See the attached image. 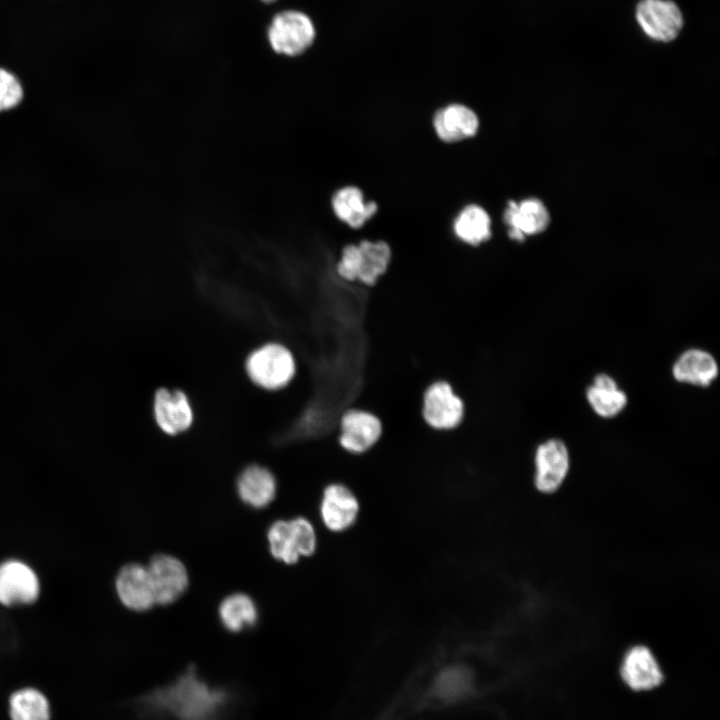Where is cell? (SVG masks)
<instances>
[{"mask_svg":"<svg viewBox=\"0 0 720 720\" xmlns=\"http://www.w3.org/2000/svg\"><path fill=\"white\" fill-rule=\"evenodd\" d=\"M245 368L254 384L266 390H278L294 378L296 361L286 346L267 343L248 355Z\"/></svg>","mask_w":720,"mask_h":720,"instance_id":"obj_1","label":"cell"},{"mask_svg":"<svg viewBox=\"0 0 720 720\" xmlns=\"http://www.w3.org/2000/svg\"><path fill=\"white\" fill-rule=\"evenodd\" d=\"M267 539L272 556L286 564L296 563L301 556H310L317 544L315 529L304 517L273 522Z\"/></svg>","mask_w":720,"mask_h":720,"instance_id":"obj_2","label":"cell"},{"mask_svg":"<svg viewBox=\"0 0 720 720\" xmlns=\"http://www.w3.org/2000/svg\"><path fill=\"white\" fill-rule=\"evenodd\" d=\"M41 580L26 561L8 558L0 562V605L6 608L29 606L41 594Z\"/></svg>","mask_w":720,"mask_h":720,"instance_id":"obj_3","label":"cell"},{"mask_svg":"<svg viewBox=\"0 0 720 720\" xmlns=\"http://www.w3.org/2000/svg\"><path fill=\"white\" fill-rule=\"evenodd\" d=\"M421 414L428 427L450 431L460 425L464 403L448 382L435 381L423 393Z\"/></svg>","mask_w":720,"mask_h":720,"instance_id":"obj_4","label":"cell"},{"mask_svg":"<svg viewBox=\"0 0 720 720\" xmlns=\"http://www.w3.org/2000/svg\"><path fill=\"white\" fill-rule=\"evenodd\" d=\"M382 435V423L373 413L349 407L338 421L337 441L348 454L363 455L370 451Z\"/></svg>","mask_w":720,"mask_h":720,"instance_id":"obj_5","label":"cell"},{"mask_svg":"<svg viewBox=\"0 0 720 720\" xmlns=\"http://www.w3.org/2000/svg\"><path fill=\"white\" fill-rule=\"evenodd\" d=\"M268 38L275 52L296 56L311 46L315 38V28L306 14L287 10L273 18Z\"/></svg>","mask_w":720,"mask_h":720,"instance_id":"obj_6","label":"cell"},{"mask_svg":"<svg viewBox=\"0 0 720 720\" xmlns=\"http://www.w3.org/2000/svg\"><path fill=\"white\" fill-rule=\"evenodd\" d=\"M534 465L536 488L546 494L555 492L565 481L570 468L566 444L557 438L542 442L536 448Z\"/></svg>","mask_w":720,"mask_h":720,"instance_id":"obj_7","label":"cell"},{"mask_svg":"<svg viewBox=\"0 0 720 720\" xmlns=\"http://www.w3.org/2000/svg\"><path fill=\"white\" fill-rule=\"evenodd\" d=\"M636 19L648 37L662 42L674 40L683 26L680 9L670 0H641Z\"/></svg>","mask_w":720,"mask_h":720,"instance_id":"obj_8","label":"cell"},{"mask_svg":"<svg viewBox=\"0 0 720 720\" xmlns=\"http://www.w3.org/2000/svg\"><path fill=\"white\" fill-rule=\"evenodd\" d=\"M115 591L121 604L129 610L143 612L155 604V594L147 566L129 563L115 577Z\"/></svg>","mask_w":720,"mask_h":720,"instance_id":"obj_9","label":"cell"},{"mask_svg":"<svg viewBox=\"0 0 720 720\" xmlns=\"http://www.w3.org/2000/svg\"><path fill=\"white\" fill-rule=\"evenodd\" d=\"M156 604L168 605L178 600L188 586V573L184 564L176 557L158 554L149 562Z\"/></svg>","mask_w":720,"mask_h":720,"instance_id":"obj_10","label":"cell"},{"mask_svg":"<svg viewBox=\"0 0 720 720\" xmlns=\"http://www.w3.org/2000/svg\"><path fill=\"white\" fill-rule=\"evenodd\" d=\"M153 415L160 430L171 436L186 431L193 422L192 406L179 389H158L153 400Z\"/></svg>","mask_w":720,"mask_h":720,"instance_id":"obj_11","label":"cell"},{"mask_svg":"<svg viewBox=\"0 0 720 720\" xmlns=\"http://www.w3.org/2000/svg\"><path fill=\"white\" fill-rule=\"evenodd\" d=\"M359 513V502L354 493L344 484H329L323 491L320 503L322 522L333 532L350 528Z\"/></svg>","mask_w":720,"mask_h":720,"instance_id":"obj_12","label":"cell"},{"mask_svg":"<svg viewBox=\"0 0 720 720\" xmlns=\"http://www.w3.org/2000/svg\"><path fill=\"white\" fill-rule=\"evenodd\" d=\"M508 235L512 240L522 242L525 236L543 232L550 222L547 208L542 201L528 198L517 203L509 201L504 211Z\"/></svg>","mask_w":720,"mask_h":720,"instance_id":"obj_13","label":"cell"},{"mask_svg":"<svg viewBox=\"0 0 720 720\" xmlns=\"http://www.w3.org/2000/svg\"><path fill=\"white\" fill-rule=\"evenodd\" d=\"M432 124L441 141L455 143L475 136L480 123L472 108L461 103H452L434 113Z\"/></svg>","mask_w":720,"mask_h":720,"instance_id":"obj_14","label":"cell"},{"mask_svg":"<svg viewBox=\"0 0 720 720\" xmlns=\"http://www.w3.org/2000/svg\"><path fill=\"white\" fill-rule=\"evenodd\" d=\"M719 375L716 358L707 350L689 348L683 351L672 365L673 378L696 387L710 386Z\"/></svg>","mask_w":720,"mask_h":720,"instance_id":"obj_15","label":"cell"},{"mask_svg":"<svg viewBox=\"0 0 720 720\" xmlns=\"http://www.w3.org/2000/svg\"><path fill=\"white\" fill-rule=\"evenodd\" d=\"M621 675L625 683L634 690H649L663 680L662 671L649 648L637 645L624 656Z\"/></svg>","mask_w":720,"mask_h":720,"instance_id":"obj_16","label":"cell"},{"mask_svg":"<svg viewBox=\"0 0 720 720\" xmlns=\"http://www.w3.org/2000/svg\"><path fill=\"white\" fill-rule=\"evenodd\" d=\"M236 488L243 503L261 509L275 498L277 484L270 470L260 465H250L240 473Z\"/></svg>","mask_w":720,"mask_h":720,"instance_id":"obj_17","label":"cell"},{"mask_svg":"<svg viewBox=\"0 0 720 720\" xmlns=\"http://www.w3.org/2000/svg\"><path fill=\"white\" fill-rule=\"evenodd\" d=\"M586 399L593 412L605 419L618 416L628 403L626 392L607 373H599L593 378L586 389Z\"/></svg>","mask_w":720,"mask_h":720,"instance_id":"obj_18","label":"cell"},{"mask_svg":"<svg viewBox=\"0 0 720 720\" xmlns=\"http://www.w3.org/2000/svg\"><path fill=\"white\" fill-rule=\"evenodd\" d=\"M336 217L350 228L359 229L377 212L374 201H366L362 190L348 185L338 189L331 200Z\"/></svg>","mask_w":720,"mask_h":720,"instance_id":"obj_19","label":"cell"},{"mask_svg":"<svg viewBox=\"0 0 720 720\" xmlns=\"http://www.w3.org/2000/svg\"><path fill=\"white\" fill-rule=\"evenodd\" d=\"M360 271L357 282L365 287L374 286L384 276L392 263V249L384 240H361Z\"/></svg>","mask_w":720,"mask_h":720,"instance_id":"obj_20","label":"cell"},{"mask_svg":"<svg viewBox=\"0 0 720 720\" xmlns=\"http://www.w3.org/2000/svg\"><path fill=\"white\" fill-rule=\"evenodd\" d=\"M453 231L463 243L479 246L492 235L490 215L480 205L468 204L456 216Z\"/></svg>","mask_w":720,"mask_h":720,"instance_id":"obj_21","label":"cell"},{"mask_svg":"<svg viewBox=\"0 0 720 720\" xmlns=\"http://www.w3.org/2000/svg\"><path fill=\"white\" fill-rule=\"evenodd\" d=\"M219 619L230 632H240L257 622L258 610L253 599L244 593H233L219 605Z\"/></svg>","mask_w":720,"mask_h":720,"instance_id":"obj_22","label":"cell"},{"mask_svg":"<svg viewBox=\"0 0 720 720\" xmlns=\"http://www.w3.org/2000/svg\"><path fill=\"white\" fill-rule=\"evenodd\" d=\"M11 720H49L48 700L35 688H22L15 691L9 699Z\"/></svg>","mask_w":720,"mask_h":720,"instance_id":"obj_23","label":"cell"},{"mask_svg":"<svg viewBox=\"0 0 720 720\" xmlns=\"http://www.w3.org/2000/svg\"><path fill=\"white\" fill-rule=\"evenodd\" d=\"M471 681L472 674L466 667H449L439 674L434 691L436 696L443 700H456L470 689Z\"/></svg>","mask_w":720,"mask_h":720,"instance_id":"obj_24","label":"cell"},{"mask_svg":"<svg viewBox=\"0 0 720 720\" xmlns=\"http://www.w3.org/2000/svg\"><path fill=\"white\" fill-rule=\"evenodd\" d=\"M360 271V250L358 244L350 243L345 245L336 263L338 276L350 283L357 282Z\"/></svg>","mask_w":720,"mask_h":720,"instance_id":"obj_25","label":"cell"},{"mask_svg":"<svg viewBox=\"0 0 720 720\" xmlns=\"http://www.w3.org/2000/svg\"><path fill=\"white\" fill-rule=\"evenodd\" d=\"M23 97L22 86L10 72L0 69V111L15 107Z\"/></svg>","mask_w":720,"mask_h":720,"instance_id":"obj_26","label":"cell"},{"mask_svg":"<svg viewBox=\"0 0 720 720\" xmlns=\"http://www.w3.org/2000/svg\"><path fill=\"white\" fill-rule=\"evenodd\" d=\"M262 1L265 2V3H272V2H274V1H276V0H262Z\"/></svg>","mask_w":720,"mask_h":720,"instance_id":"obj_27","label":"cell"}]
</instances>
